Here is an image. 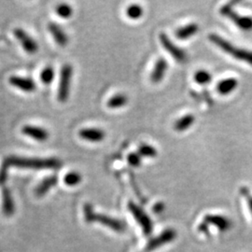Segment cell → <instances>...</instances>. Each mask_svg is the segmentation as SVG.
<instances>
[{
  "label": "cell",
  "instance_id": "obj_17",
  "mask_svg": "<svg viewBox=\"0 0 252 252\" xmlns=\"http://www.w3.org/2000/svg\"><path fill=\"white\" fill-rule=\"evenodd\" d=\"M167 68H168V63L166 62V60L164 58H159L154 64L153 72L151 74V81H153V83L160 82L164 78Z\"/></svg>",
  "mask_w": 252,
  "mask_h": 252
},
{
  "label": "cell",
  "instance_id": "obj_25",
  "mask_svg": "<svg viewBox=\"0 0 252 252\" xmlns=\"http://www.w3.org/2000/svg\"><path fill=\"white\" fill-rule=\"evenodd\" d=\"M56 13L59 17L63 19L70 18L72 16L73 9L71 6H69L66 3H61L56 7Z\"/></svg>",
  "mask_w": 252,
  "mask_h": 252
},
{
  "label": "cell",
  "instance_id": "obj_16",
  "mask_svg": "<svg viewBox=\"0 0 252 252\" xmlns=\"http://www.w3.org/2000/svg\"><path fill=\"white\" fill-rule=\"evenodd\" d=\"M79 135L81 138L87 141L100 142L105 138L106 134L103 130L98 128H84L79 132Z\"/></svg>",
  "mask_w": 252,
  "mask_h": 252
},
{
  "label": "cell",
  "instance_id": "obj_8",
  "mask_svg": "<svg viewBox=\"0 0 252 252\" xmlns=\"http://www.w3.org/2000/svg\"><path fill=\"white\" fill-rule=\"evenodd\" d=\"M159 39H160V42L162 47L165 49V51L170 54L177 62H179V63L186 62V60H187L186 52L176 45L169 38V36L165 35L164 33H161L159 35Z\"/></svg>",
  "mask_w": 252,
  "mask_h": 252
},
{
  "label": "cell",
  "instance_id": "obj_23",
  "mask_svg": "<svg viewBox=\"0 0 252 252\" xmlns=\"http://www.w3.org/2000/svg\"><path fill=\"white\" fill-rule=\"evenodd\" d=\"M63 182H64L65 185L70 186V187L77 186L78 184H80L81 182V175L78 172H69L64 176Z\"/></svg>",
  "mask_w": 252,
  "mask_h": 252
},
{
  "label": "cell",
  "instance_id": "obj_14",
  "mask_svg": "<svg viewBox=\"0 0 252 252\" xmlns=\"http://www.w3.org/2000/svg\"><path fill=\"white\" fill-rule=\"evenodd\" d=\"M58 183V177L55 175H52L46 177L44 180L40 181L35 189V193L37 197H43L51 189L56 186Z\"/></svg>",
  "mask_w": 252,
  "mask_h": 252
},
{
  "label": "cell",
  "instance_id": "obj_1",
  "mask_svg": "<svg viewBox=\"0 0 252 252\" xmlns=\"http://www.w3.org/2000/svg\"><path fill=\"white\" fill-rule=\"evenodd\" d=\"M3 162L8 167H18L26 169H58L61 167L62 162L56 158H26L18 156H9L4 159Z\"/></svg>",
  "mask_w": 252,
  "mask_h": 252
},
{
  "label": "cell",
  "instance_id": "obj_4",
  "mask_svg": "<svg viewBox=\"0 0 252 252\" xmlns=\"http://www.w3.org/2000/svg\"><path fill=\"white\" fill-rule=\"evenodd\" d=\"M128 209L134 217L137 224L140 226L145 236H150L153 233V222L152 219L141 207L137 206L134 202L128 203Z\"/></svg>",
  "mask_w": 252,
  "mask_h": 252
},
{
  "label": "cell",
  "instance_id": "obj_7",
  "mask_svg": "<svg viewBox=\"0 0 252 252\" xmlns=\"http://www.w3.org/2000/svg\"><path fill=\"white\" fill-rule=\"evenodd\" d=\"M220 12L222 16L232 21L236 27L243 31H252V16H244L236 12L230 5H225L220 9Z\"/></svg>",
  "mask_w": 252,
  "mask_h": 252
},
{
  "label": "cell",
  "instance_id": "obj_19",
  "mask_svg": "<svg viewBox=\"0 0 252 252\" xmlns=\"http://www.w3.org/2000/svg\"><path fill=\"white\" fill-rule=\"evenodd\" d=\"M199 27L195 23H190L185 27H180L176 31V36L180 39H188L189 37L194 36L198 32Z\"/></svg>",
  "mask_w": 252,
  "mask_h": 252
},
{
  "label": "cell",
  "instance_id": "obj_29",
  "mask_svg": "<svg viewBox=\"0 0 252 252\" xmlns=\"http://www.w3.org/2000/svg\"><path fill=\"white\" fill-rule=\"evenodd\" d=\"M240 194L243 196L244 198L246 199L248 207L250 208V211L252 214V193L251 192V190L246 187H242L240 189Z\"/></svg>",
  "mask_w": 252,
  "mask_h": 252
},
{
  "label": "cell",
  "instance_id": "obj_28",
  "mask_svg": "<svg viewBox=\"0 0 252 252\" xmlns=\"http://www.w3.org/2000/svg\"><path fill=\"white\" fill-rule=\"evenodd\" d=\"M127 162L132 167H138L142 162V157L137 153H130L127 156Z\"/></svg>",
  "mask_w": 252,
  "mask_h": 252
},
{
  "label": "cell",
  "instance_id": "obj_2",
  "mask_svg": "<svg viewBox=\"0 0 252 252\" xmlns=\"http://www.w3.org/2000/svg\"><path fill=\"white\" fill-rule=\"evenodd\" d=\"M82 211L84 220L87 223H100L101 225L107 227L115 233H125L126 230V223L123 220L113 217L108 216L106 214L95 212L94 207L89 203L84 204Z\"/></svg>",
  "mask_w": 252,
  "mask_h": 252
},
{
  "label": "cell",
  "instance_id": "obj_24",
  "mask_svg": "<svg viewBox=\"0 0 252 252\" xmlns=\"http://www.w3.org/2000/svg\"><path fill=\"white\" fill-rule=\"evenodd\" d=\"M193 79H194L195 82L198 83L200 85H207L212 80V76L207 70L201 69V70H198V71L194 73Z\"/></svg>",
  "mask_w": 252,
  "mask_h": 252
},
{
  "label": "cell",
  "instance_id": "obj_26",
  "mask_svg": "<svg viewBox=\"0 0 252 252\" xmlns=\"http://www.w3.org/2000/svg\"><path fill=\"white\" fill-rule=\"evenodd\" d=\"M137 153L141 157H146V158H154L157 155V150L151 146V145L142 144L138 148Z\"/></svg>",
  "mask_w": 252,
  "mask_h": 252
},
{
  "label": "cell",
  "instance_id": "obj_11",
  "mask_svg": "<svg viewBox=\"0 0 252 252\" xmlns=\"http://www.w3.org/2000/svg\"><path fill=\"white\" fill-rule=\"evenodd\" d=\"M2 213L7 217L10 218L15 214L16 211V207H15V202L12 196V193L10 189L7 186L2 187Z\"/></svg>",
  "mask_w": 252,
  "mask_h": 252
},
{
  "label": "cell",
  "instance_id": "obj_3",
  "mask_svg": "<svg viewBox=\"0 0 252 252\" xmlns=\"http://www.w3.org/2000/svg\"><path fill=\"white\" fill-rule=\"evenodd\" d=\"M208 39L225 54L234 57V59L252 65V51L234 45L222 36L217 34H210L208 36Z\"/></svg>",
  "mask_w": 252,
  "mask_h": 252
},
{
  "label": "cell",
  "instance_id": "obj_12",
  "mask_svg": "<svg viewBox=\"0 0 252 252\" xmlns=\"http://www.w3.org/2000/svg\"><path fill=\"white\" fill-rule=\"evenodd\" d=\"M9 82L10 85L26 93H33L36 89V82L30 78L12 76L9 78Z\"/></svg>",
  "mask_w": 252,
  "mask_h": 252
},
{
  "label": "cell",
  "instance_id": "obj_27",
  "mask_svg": "<svg viewBox=\"0 0 252 252\" xmlns=\"http://www.w3.org/2000/svg\"><path fill=\"white\" fill-rule=\"evenodd\" d=\"M54 75L55 73H54V68L51 66H47L40 73V80L43 84L49 85L54 81Z\"/></svg>",
  "mask_w": 252,
  "mask_h": 252
},
{
  "label": "cell",
  "instance_id": "obj_30",
  "mask_svg": "<svg viewBox=\"0 0 252 252\" xmlns=\"http://www.w3.org/2000/svg\"><path fill=\"white\" fill-rule=\"evenodd\" d=\"M153 212L156 214H160L162 213V211L164 210V205L162 204V202H159L157 204H155L153 207Z\"/></svg>",
  "mask_w": 252,
  "mask_h": 252
},
{
  "label": "cell",
  "instance_id": "obj_10",
  "mask_svg": "<svg viewBox=\"0 0 252 252\" xmlns=\"http://www.w3.org/2000/svg\"><path fill=\"white\" fill-rule=\"evenodd\" d=\"M13 34L21 42L24 50L27 53L30 54H36L38 50V45L36 40L32 36H29L23 28H20V27L15 28L13 30Z\"/></svg>",
  "mask_w": 252,
  "mask_h": 252
},
{
  "label": "cell",
  "instance_id": "obj_22",
  "mask_svg": "<svg viewBox=\"0 0 252 252\" xmlns=\"http://www.w3.org/2000/svg\"><path fill=\"white\" fill-rule=\"evenodd\" d=\"M143 9L140 5L137 4H132L130 6H128V8L126 9V15L128 18L132 19V20H138L141 18L143 15Z\"/></svg>",
  "mask_w": 252,
  "mask_h": 252
},
{
  "label": "cell",
  "instance_id": "obj_9",
  "mask_svg": "<svg viewBox=\"0 0 252 252\" xmlns=\"http://www.w3.org/2000/svg\"><path fill=\"white\" fill-rule=\"evenodd\" d=\"M202 221L208 227L214 226L220 232L222 233L228 232L233 227V221L228 217L219 214H207L204 217Z\"/></svg>",
  "mask_w": 252,
  "mask_h": 252
},
{
  "label": "cell",
  "instance_id": "obj_6",
  "mask_svg": "<svg viewBox=\"0 0 252 252\" xmlns=\"http://www.w3.org/2000/svg\"><path fill=\"white\" fill-rule=\"evenodd\" d=\"M73 67L72 65L65 63L61 68L60 73V80H59V86H58V93L57 98L60 102H65L68 99L69 92H70V85L72 81Z\"/></svg>",
  "mask_w": 252,
  "mask_h": 252
},
{
  "label": "cell",
  "instance_id": "obj_21",
  "mask_svg": "<svg viewBox=\"0 0 252 252\" xmlns=\"http://www.w3.org/2000/svg\"><path fill=\"white\" fill-rule=\"evenodd\" d=\"M128 102V98L124 94H118L113 95L108 101V107L109 108H120L125 107Z\"/></svg>",
  "mask_w": 252,
  "mask_h": 252
},
{
  "label": "cell",
  "instance_id": "obj_5",
  "mask_svg": "<svg viewBox=\"0 0 252 252\" xmlns=\"http://www.w3.org/2000/svg\"><path fill=\"white\" fill-rule=\"evenodd\" d=\"M178 233L173 228H167L163 230L161 234L151 238L145 247V252H155L165 245L172 243L176 240Z\"/></svg>",
  "mask_w": 252,
  "mask_h": 252
},
{
  "label": "cell",
  "instance_id": "obj_20",
  "mask_svg": "<svg viewBox=\"0 0 252 252\" xmlns=\"http://www.w3.org/2000/svg\"><path fill=\"white\" fill-rule=\"evenodd\" d=\"M195 122V117L192 114H187L183 117L180 118L175 124H174V129L177 132H184L188 130L191 126H193Z\"/></svg>",
  "mask_w": 252,
  "mask_h": 252
},
{
  "label": "cell",
  "instance_id": "obj_15",
  "mask_svg": "<svg viewBox=\"0 0 252 252\" xmlns=\"http://www.w3.org/2000/svg\"><path fill=\"white\" fill-rule=\"evenodd\" d=\"M48 29L51 35L54 37V41L61 47H65L68 43V36L63 31V28L55 23H50L48 25Z\"/></svg>",
  "mask_w": 252,
  "mask_h": 252
},
{
  "label": "cell",
  "instance_id": "obj_13",
  "mask_svg": "<svg viewBox=\"0 0 252 252\" xmlns=\"http://www.w3.org/2000/svg\"><path fill=\"white\" fill-rule=\"evenodd\" d=\"M22 133L40 142H44L50 137L49 132L44 128L38 126H25L22 128Z\"/></svg>",
  "mask_w": 252,
  "mask_h": 252
},
{
  "label": "cell",
  "instance_id": "obj_18",
  "mask_svg": "<svg viewBox=\"0 0 252 252\" xmlns=\"http://www.w3.org/2000/svg\"><path fill=\"white\" fill-rule=\"evenodd\" d=\"M238 86V81L235 78H227L219 81L217 84V92L222 95L232 94Z\"/></svg>",
  "mask_w": 252,
  "mask_h": 252
}]
</instances>
